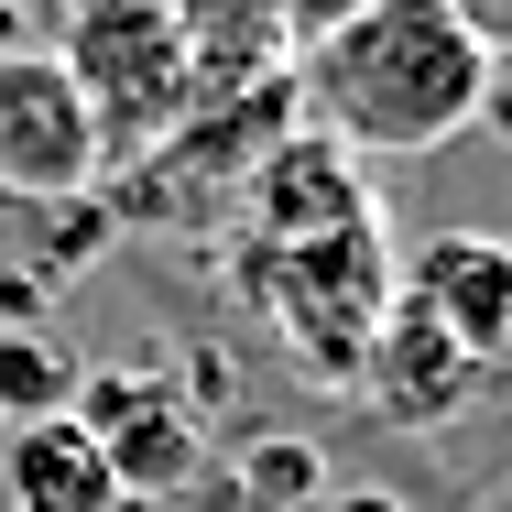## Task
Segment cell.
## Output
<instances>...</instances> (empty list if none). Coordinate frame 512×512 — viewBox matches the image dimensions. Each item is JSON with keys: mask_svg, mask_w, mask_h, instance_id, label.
<instances>
[{"mask_svg": "<svg viewBox=\"0 0 512 512\" xmlns=\"http://www.w3.org/2000/svg\"><path fill=\"white\" fill-rule=\"evenodd\" d=\"M480 382H491V360H469L425 306L393 295V316H382V338H371V360H360L349 393L382 414V425H447V414L480 404Z\"/></svg>", "mask_w": 512, "mask_h": 512, "instance_id": "obj_8", "label": "cell"}, {"mask_svg": "<svg viewBox=\"0 0 512 512\" xmlns=\"http://www.w3.org/2000/svg\"><path fill=\"white\" fill-rule=\"evenodd\" d=\"M480 88H491V33L458 0H371L360 22L295 55L306 131L349 142L360 164L447 153L458 131H480Z\"/></svg>", "mask_w": 512, "mask_h": 512, "instance_id": "obj_1", "label": "cell"}, {"mask_svg": "<svg viewBox=\"0 0 512 512\" xmlns=\"http://www.w3.org/2000/svg\"><path fill=\"white\" fill-rule=\"evenodd\" d=\"M240 295L262 306V327L295 349V371L349 393L382 316H393V229L360 218V229H327V240H240L229 251Z\"/></svg>", "mask_w": 512, "mask_h": 512, "instance_id": "obj_2", "label": "cell"}, {"mask_svg": "<svg viewBox=\"0 0 512 512\" xmlns=\"http://www.w3.org/2000/svg\"><path fill=\"white\" fill-rule=\"evenodd\" d=\"M66 414L99 436L120 502H164V491L197 480V414L175 404L153 371H77V404H66Z\"/></svg>", "mask_w": 512, "mask_h": 512, "instance_id": "obj_6", "label": "cell"}, {"mask_svg": "<svg viewBox=\"0 0 512 512\" xmlns=\"http://www.w3.org/2000/svg\"><path fill=\"white\" fill-rule=\"evenodd\" d=\"M77 404V360L44 349L33 327H0V425H44Z\"/></svg>", "mask_w": 512, "mask_h": 512, "instance_id": "obj_11", "label": "cell"}, {"mask_svg": "<svg viewBox=\"0 0 512 512\" xmlns=\"http://www.w3.org/2000/svg\"><path fill=\"white\" fill-rule=\"evenodd\" d=\"M360 11H371V0H273V22H284V44H295V55L327 44L338 22H360Z\"/></svg>", "mask_w": 512, "mask_h": 512, "instance_id": "obj_12", "label": "cell"}, {"mask_svg": "<svg viewBox=\"0 0 512 512\" xmlns=\"http://www.w3.org/2000/svg\"><path fill=\"white\" fill-rule=\"evenodd\" d=\"M480 120L512 142V44H491V88H480Z\"/></svg>", "mask_w": 512, "mask_h": 512, "instance_id": "obj_13", "label": "cell"}, {"mask_svg": "<svg viewBox=\"0 0 512 512\" xmlns=\"http://www.w3.org/2000/svg\"><path fill=\"white\" fill-rule=\"evenodd\" d=\"M0 480H11V512H120V491H109V458H99V436H88L77 414L11 425Z\"/></svg>", "mask_w": 512, "mask_h": 512, "instance_id": "obj_10", "label": "cell"}, {"mask_svg": "<svg viewBox=\"0 0 512 512\" xmlns=\"http://www.w3.org/2000/svg\"><path fill=\"white\" fill-rule=\"evenodd\" d=\"M55 11H77V0H55Z\"/></svg>", "mask_w": 512, "mask_h": 512, "instance_id": "obj_15", "label": "cell"}, {"mask_svg": "<svg viewBox=\"0 0 512 512\" xmlns=\"http://www.w3.org/2000/svg\"><path fill=\"white\" fill-rule=\"evenodd\" d=\"M44 55L66 66V88H77L88 131H99V175L142 164L197 109L186 44H175V0H77V11H55V44Z\"/></svg>", "mask_w": 512, "mask_h": 512, "instance_id": "obj_3", "label": "cell"}, {"mask_svg": "<svg viewBox=\"0 0 512 512\" xmlns=\"http://www.w3.org/2000/svg\"><path fill=\"white\" fill-rule=\"evenodd\" d=\"M393 295L425 306L469 360H512V240H491V229H425L414 251H393Z\"/></svg>", "mask_w": 512, "mask_h": 512, "instance_id": "obj_7", "label": "cell"}, {"mask_svg": "<svg viewBox=\"0 0 512 512\" xmlns=\"http://www.w3.org/2000/svg\"><path fill=\"white\" fill-rule=\"evenodd\" d=\"M0 197H99V131L44 44H0Z\"/></svg>", "mask_w": 512, "mask_h": 512, "instance_id": "obj_4", "label": "cell"}, {"mask_svg": "<svg viewBox=\"0 0 512 512\" xmlns=\"http://www.w3.org/2000/svg\"><path fill=\"white\" fill-rule=\"evenodd\" d=\"M175 44H186V88L207 99H251L273 77H295V44L273 22V0H175Z\"/></svg>", "mask_w": 512, "mask_h": 512, "instance_id": "obj_9", "label": "cell"}, {"mask_svg": "<svg viewBox=\"0 0 512 512\" xmlns=\"http://www.w3.org/2000/svg\"><path fill=\"white\" fill-rule=\"evenodd\" d=\"M458 11H469V22L491 33V44H512V0H458Z\"/></svg>", "mask_w": 512, "mask_h": 512, "instance_id": "obj_14", "label": "cell"}, {"mask_svg": "<svg viewBox=\"0 0 512 512\" xmlns=\"http://www.w3.org/2000/svg\"><path fill=\"white\" fill-rule=\"evenodd\" d=\"M360 218H382L371 164H360L349 142L306 131V120H295L284 142H262V153H251L240 207H229V229H240V240H327V229H360Z\"/></svg>", "mask_w": 512, "mask_h": 512, "instance_id": "obj_5", "label": "cell"}, {"mask_svg": "<svg viewBox=\"0 0 512 512\" xmlns=\"http://www.w3.org/2000/svg\"><path fill=\"white\" fill-rule=\"evenodd\" d=\"M0 22H11V0H0Z\"/></svg>", "mask_w": 512, "mask_h": 512, "instance_id": "obj_16", "label": "cell"}]
</instances>
